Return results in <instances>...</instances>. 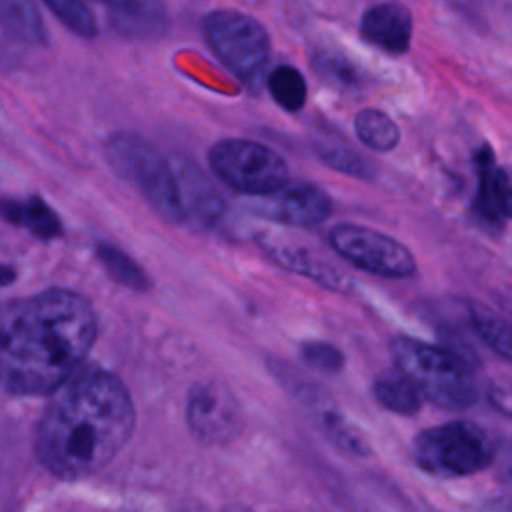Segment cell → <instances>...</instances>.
I'll list each match as a JSON object with an SVG mask.
<instances>
[{
	"label": "cell",
	"instance_id": "1",
	"mask_svg": "<svg viewBox=\"0 0 512 512\" xmlns=\"http://www.w3.org/2000/svg\"><path fill=\"white\" fill-rule=\"evenodd\" d=\"M96 314L78 292L48 288L4 304L0 366L6 392L44 396L74 376L96 340Z\"/></svg>",
	"mask_w": 512,
	"mask_h": 512
},
{
	"label": "cell",
	"instance_id": "2",
	"mask_svg": "<svg viewBox=\"0 0 512 512\" xmlns=\"http://www.w3.org/2000/svg\"><path fill=\"white\" fill-rule=\"evenodd\" d=\"M52 394L36 424V458L60 480L88 478L130 440L134 402L120 378L102 368L74 374Z\"/></svg>",
	"mask_w": 512,
	"mask_h": 512
},
{
	"label": "cell",
	"instance_id": "3",
	"mask_svg": "<svg viewBox=\"0 0 512 512\" xmlns=\"http://www.w3.org/2000/svg\"><path fill=\"white\" fill-rule=\"evenodd\" d=\"M106 158L116 174L134 186L166 222H186L178 162L168 160L142 136L130 132H118L106 142Z\"/></svg>",
	"mask_w": 512,
	"mask_h": 512
},
{
	"label": "cell",
	"instance_id": "4",
	"mask_svg": "<svg viewBox=\"0 0 512 512\" xmlns=\"http://www.w3.org/2000/svg\"><path fill=\"white\" fill-rule=\"evenodd\" d=\"M392 354L396 366L432 404L464 410L476 402L478 386L468 356L406 336L392 342Z\"/></svg>",
	"mask_w": 512,
	"mask_h": 512
},
{
	"label": "cell",
	"instance_id": "5",
	"mask_svg": "<svg viewBox=\"0 0 512 512\" xmlns=\"http://www.w3.org/2000/svg\"><path fill=\"white\" fill-rule=\"evenodd\" d=\"M496 440L484 426L452 420L422 430L412 442V456L424 472L438 478H460L488 468Z\"/></svg>",
	"mask_w": 512,
	"mask_h": 512
},
{
	"label": "cell",
	"instance_id": "6",
	"mask_svg": "<svg viewBox=\"0 0 512 512\" xmlns=\"http://www.w3.org/2000/svg\"><path fill=\"white\" fill-rule=\"evenodd\" d=\"M206 42L216 58L242 82H258L268 56L270 36L252 16L238 10H212L204 18Z\"/></svg>",
	"mask_w": 512,
	"mask_h": 512
},
{
	"label": "cell",
	"instance_id": "7",
	"mask_svg": "<svg viewBox=\"0 0 512 512\" xmlns=\"http://www.w3.org/2000/svg\"><path fill=\"white\" fill-rule=\"evenodd\" d=\"M212 172L228 188L264 196L288 182V166L284 158L266 144L246 138H224L208 152Z\"/></svg>",
	"mask_w": 512,
	"mask_h": 512
},
{
	"label": "cell",
	"instance_id": "8",
	"mask_svg": "<svg viewBox=\"0 0 512 512\" xmlns=\"http://www.w3.org/2000/svg\"><path fill=\"white\" fill-rule=\"evenodd\" d=\"M330 246L352 266L382 278H410L416 274L412 252L396 238L360 224H336L328 232Z\"/></svg>",
	"mask_w": 512,
	"mask_h": 512
},
{
	"label": "cell",
	"instance_id": "9",
	"mask_svg": "<svg viewBox=\"0 0 512 512\" xmlns=\"http://www.w3.org/2000/svg\"><path fill=\"white\" fill-rule=\"evenodd\" d=\"M186 422L200 442L228 444L240 432V408L224 384L202 382L188 394Z\"/></svg>",
	"mask_w": 512,
	"mask_h": 512
},
{
	"label": "cell",
	"instance_id": "10",
	"mask_svg": "<svg viewBox=\"0 0 512 512\" xmlns=\"http://www.w3.org/2000/svg\"><path fill=\"white\" fill-rule=\"evenodd\" d=\"M254 212L266 220L310 228L322 224L332 214V198L312 182H286L278 190L258 196Z\"/></svg>",
	"mask_w": 512,
	"mask_h": 512
},
{
	"label": "cell",
	"instance_id": "11",
	"mask_svg": "<svg viewBox=\"0 0 512 512\" xmlns=\"http://www.w3.org/2000/svg\"><path fill=\"white\" fill-rule=\"evenodd\" d=\"M478 192L474 210L488 228H500L504 218L512 220V168L496 166L488 144L474 152Z\"/></svg>",
	"mask_w": 512,
	"mask_h": 512
},
{
	"label": "cell",
	"instance_id": "12",
	"mask_svg": "<svg viewBox=\"0 0 512 512\" xmlns=\"http://www.w3.org/2000/svg\"><path fill=\"white\" fill-rule=\"evenodd\" d=\"M360 36L388 54H404L412 40V14L400 2H378L362 14Z\"/></svg>",
	"mask_w": 512,
	"mask_h": 512
},
{
	"label": "cell",
	"instance_id": "13",
	"mask_svg": "<svg viewBox=\"0 0 512 512\" xmlns=\"http://www.w3.org/2000/svg\"><path fill=\"white\" fill-rule=\"evenodd\" d=\"M106 6L112 28L136 40L160 38L168 30V12L162 0H96Z\"/></svg>",
	"mask_w": 512,
	"mask_h": 512
},
{
	"label": "cell",
	"instance_id": "14",
	"mask_svg": "<svg viewBox=\"0 0 512 512\" xmlns=\"http://www.w3.org/2000/svg\"><path fill=\"white\" fill-rule=\"evenodd\" d=\"M258 242L260 246L270 254L272 260H276L280 266L308 276L310 280L322 284L328 290H346V286H350V280L340 274L336 268H332L328 262H324L322 258H316L312 252H308L306 248L286 242V238L278 236V234H258Z\"/></svg>",
	"mask_w": 512,
	"mask_h": 512
},
{
	"label": "cell",
	"instance_id": "15",
	"mask_svg": "<svg viewBox=\"0 0 512 512\" xmlns=\"http://www.w3.org/2000/svg\"><path fill=\"white\" fill-rule=\"evenodd\" d=\"M182 188H184V204H186V222H192L200 228L214 226L226 210L224 200L216 194V190L210 186V182L204 178V174L186 164L178 162Z\"/></svg>",
	"mask_w": 512,
	"mask_h": 512
},
{
	"label": "cell",
	"instance_id": "16",
	"mask_svg": "<svg viewBox=\"0 0 512 512\" xmlns=\"http://www.w3.org/2000/svg\"><path fill=\"white\" fill-rule=\"evenodd\" d=\"M2 214L12 226L24 228L44 242L62 234V222L58 214L36 194L22 200H4Z\"/></svg>",
	"mask_w": 512,
	"mask_h": 512
},
{
	"label": "cell",
	"instance_id": "17",
	"mask_svg": "<svg viewBox=\"0 0 512 512\" xmlns=\"http://www.w3.org/2000/svg\"><path fill=\"white\" fill-rule=\"evenodd\" d=\"M372 392L380 406L400 416H414L422 408V392L400 368L380 374Z\"/></svg>",
	"mask_w": 512,
	"mask_h": 512
},
{
	"label": "cell",
	"instance_id": "18",
	"mask_svg": "<svg viewBox=\"0 0 512 512\" xmlns=\"http://www.w3.org/2000/svg\"><path fill=\"white\" fill-rule=\"evenodd\" d=\"M354 132L362 144L376 152H390L400 142L396 122L378 108H364L354 116Z\"/></svg>",
	"mask_w": 512,
	"mask_h": 512
},
{
	"label": "cell",
	"instance_id": "19",
	"mask_svg": "<svg viewBox=\"0 0 512 512\" xmlns=\"http://www.w3.org/2000/svg\"><path fill=\"white\" fill-rule=\"evenodd\" d=\"M470 322L480 340L500 358L512 362V322L500 318L498 314L478 306H468Z\"/></svg>",
	"mask_w": 512,
	"mask_h": 512
},
{
	"label": "cell",
	"instance_id": "20",
	"mask_svg": "<svg viewBox=\"0 0 512 512\" xmlns=\"http://www.w3.org/2000/svg\"><path fill=\"white\" fill-rule=\"evenodd\" d=\"M2 20L18 36L28 44H46L48 34L42 24V16L34 4V0H2Z\"/></svg>",
	"mask_w": 512,
	"mask_h": 512
},
{
	"label": "cell",
	"instance_id": "21",
	"mask_svg": "<svg viewBox=\"0 0 512 512\" xmlns=\"http://www.w3.org/2000/svg\"><path fill=\"white\" fill-rule=\"evenodd\" d=\"M94 252H96V258L102 264V268L118 284L132 288V290H140V292L150 288V278L146 276V272L120 248H116L108 242H98Z\"/></svg>",
	"mask_w": 512,
	"mask_h": 512
},
{
	"label": "cell",
	"instance_id": "22",
	"mask_svg": "<svg viewBox=\"0 0 512 512\" xmlns=\"http://www.w3.org/2000/svg\"><path fill=\"white\" fill-rule=\"evenodd\" d=\"M268 90L274 102L286 112H298L306 104L308 86L302 72L290 64L276 66L268 76Z\"/></svg>",
	"mask_w": 512,
	"mask_h": 512
},
{
	"label": "cell",
	"instance_id": "23",
	"mask_svg": "<svg viewBox=\"0 0 512 512\" xmlns=\"http://www.w3.org/2000/svg\"><path fill=\"white\" fill-rule=\"evenodd\" d=\"M318 158L328 168L348 174V176H354V178H372L374 176L372 164L364 156H360L358 152H354L352 148H346L342 144L318 146Z\"/></svg>",
	"mask_w": 512,
	"mask_h": 512
},
{
	"label": "cell",
	"instance_id": "24",
	"mask_svg": "<svg viewBox=\"0 0 512 512\" xmlns=\"http://www.w3.org/2000/svg\"><path fill=\"white\" fill-rule=\"evenodd\" d=\"M52 14L74 34L82 38H94L98 34L96 20L80 0H44Z\"/></svg>",
	"mask_w": 512,
	"mask_h": 512
},
{
	"label": "cell",
	"instance_id": "25",
	"mask_svg": "<svg viewBox=\"0 0 512 512\" xmlns=\"http://www.w3.org/2000/svg\"><path fill=\"white\" fill-rule=\"evenodd\" d=\"M314 68L316 72L326 78L328 82L342 86V88H352L358 84V72L352 62H348L340 54L332 52H322L314 58Z\"/></svg>",
	"mask_w": 512,
	"mask_h": 512
},
{
	"label": "cell",
	"instance_id": "26",
	"mask_svg": "<svg viewBox=\"0 0 512 512\" xmlns=\"http://www.w3.org/2000/svg\"><path fill=\"white\" fill-rule=\"evenodd\" d=\"M302 360L324 374H338L344 366V354L328 342H306L300 346Z\"/></svg>",
	"mask_w": 512,
	"mask_h": 512
},
{
	"label": "cell",
	"instance_id": "27",
	"mask_svg": "<svg viewBox=\"0 0 512 512\" xmlns=\"http://www.w3.org/2000/svg\"><path fill=\"white\" fill-rule=\"evenodd\" d=\"M486 396H488L490 406L496 412L512 418V382H508V380L490 382Z\"/></svg>",
	"mask_w": 512,
	"mask_h": 512
},
{
	"label": "cell",
	"instance_id": "28",
	"mask_svg": "<svg viewBox=\"0 0 512 512\" xmlns=\"http://www.w3.org/2000/svg\"><path fill=\"white\" fill-rule=\"evenodd\" d=\"M14 276H16V272H14L10 266H4V268H2V284H4V286H8Z\"/></svg>",
	"mask_w": 512,
	"mask_h": 512
}]
</instances>
